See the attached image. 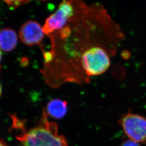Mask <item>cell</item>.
Here are the masks:
<instances>
[{
    "instance_id": "cell-1",
    "label": "cell",
    "mask_w": 146,
    "mask_h": 146,
    "mask_svg": "<svg viewBox=\"0 0 146 146\" xmlns=\"http://www.w3.org/2000/svg\"><path fill=\"white\" fill-rule=\"evenodd\" d=\"M16 137L20 146H68L66 139L58 133V125L48 119L43 110L38 125L29 131L23 127Z\"/></svg>"
},
{
    "instance_id": "cell-2",
    "label": "cell",
    "mask_w": 146,
    "mask_h": 146,
    "mask_svg": "<svg viewBox=\"0 0 146 146\" xmlns=\"http://www.w3.org/2000/svg\"><path fill=\"white\" fill-rule=\"evenodd\" d=\"M81 64L87 75L96 76L105 73L109 68L111 62L108 54L104 48L94 46L83 52Z\"/></svg>"
},
{
    "instance_id": "cell-3",
    "label": "cell",
    "mask_w": 146,
    "mask_h": 146,
    "mask_svg": "<svg viewBox=\"0 0 146 146\" xmlns=\"http://www.w3.org/2000/svg\"><path fill=\"white\" fill-rule=\"evenodd\" d=\"M75 10L74 0H62L55 13L46 19L43 27L46 35L62 30L74 16Z\"/></svg>"
},
{
    "instance_id": "cell-4",
    "label": "cell",
    "mask_w": 146,
    "mask_h": 146,
    "mask_svg": "<svg viewBox=\"0 0 146 146\" xmlns=\"http://www.w3.org/2000/svg\"><path fill=\"white\" fill-rule=\"evenodd\" d=\"M125 134L129 139L146 144V119L141 115L128 113L120 121Z\"/></svg>"
},
{
    "instance_id": "cell-5",
    "label": "cell",
    "mask_w": 146,
    "mask_h": 146,
    "mask_svg": "<svg viewBox=\"0 0 146 146\" xmlns=\"http://www.w3.org/2000/svg\"><path fill=\"white\" fill-rule=\"evenodd\" d=\"M45 34L40 25L33 21H29L23 24L19 31L21 41L29 46L39 44Z\"/></svg>"
},
{
    "instance_id": "cell-6",
    "label": "cell",
    "mask_w": 146,
    "mask_h": 146,
    "mask_svg": "<svg viewBox=\"0 0 146 146\" xmlns=\"http://www.w3.org/2000/svg\"><path fill=\"white\" fill-rule=\"evenodd\" d=\"M68 110L66 102L55 99L51 100L46 106V113L55 119H60L66 114Z\"/></svg>"
},
{
    "instance_id": "cell-7",
    "label": "cell",
    "mask_w": 146,
    "mask_h": 146,
    "mask_svg": "<svg viewBox=\"0 0 146 146\" xmlns=\"http://www.w3.org/2000/svg\"><path fill=\"white\" fill-rule=\"evenodd\" d=\"M18 38L15 32L11 29L0 30V49L4 51H10L15 48Z\"/></svg>"
},
{
    "instance_id": "cell-8",
    "label": "cell",
    "mask_w": 146,
    "mask_h": 146,
    "mask_svg": "<svg viewBox=\"0 0 146 146\" xmlns=\"http://www.w3.org/2000/svg\"><path fill=\"white\" fill-rule=\"evenodd\" d=\"M6 3L10 7L16 8L19 6L23 5L28 3L30 0H2Z\"/></svg>"
},
{
    "instance_id": "cell-9",
    "label": "cell",
    "mask_w": 146,
    "mask_h": 146,
    "mask_svg": "<svg viewBox=\"0 0 146 146\" xmlns=\"http://www.w3.org/2000/svg\"><path fill=\"white\" fill-rule=\"evenodd\" d=\"M121 146H141V145L138 142L131 139H128L124 141Z\"/></svg>"
},
{
    "instance_id": "cell-10",
    "label": "cell",
    "mask_w": 146,
    "mask_h": 146,
    "mask_svg": "<svg viewBox=\"0 0 146 146\" xmlns=\"http://www.w3.org/2000/svg\"><path fill=\"white\" fill-rule=\"evenodd\" d=\"M0 146H9L7 145V144L5 142H4V141L3 140L0 139Z\"/></svg>"
},
{
    "instance_id": "cell-11",
    "label": "cell",
    "mask_w": 146,
    "mask_h": 146,
    "mask_svg": "<svg viewBox=\"0 0 146 146\" xmlns=\"http://www.w3.org/2000/svg\"><path fill=\"white\" fill-rule=\"evenodd\" d=\"M1 49H0V62H1ZM1 68V67H0Z\"/></svg>"
},
{
    "instance_id": "cell-12",
    "label": "cell",
    "mask_w": 146,
    "mask_h": 146,
    "mask_svg": "<svg viewBox=\"0 0 146 146\" xmlns=\"http://www.w3.org/2000/svg\"><path fill=\"white\" fill-rule=\"evenodd\" d=\"M1 84H0V96L1 95Z\"/></svg>"
},
{
    "instance_id": "cell-13",
    "label": "cell",
    "mask_w": 146,
    "mask_h": 146,
    "mask_svg": "<svg viewBox=\"0 0 146 146\" xmlns=\"http://www.w3.org/2000/svg\"><path fill=\"white\" fill-rule=\"evenodd\" d=\"M40 1H48V0H40Z\"/></svg>"
}]
</instances>
